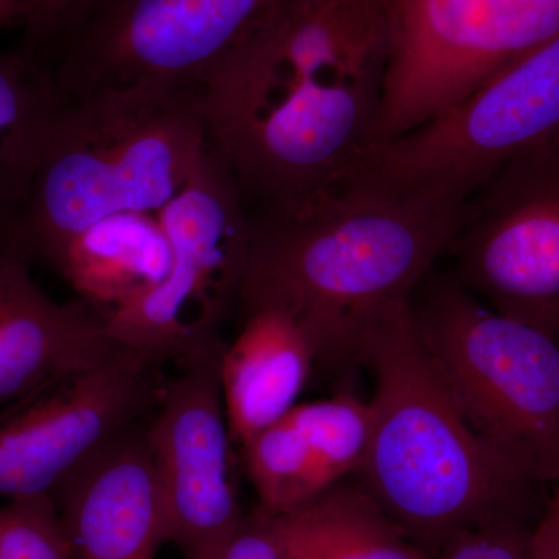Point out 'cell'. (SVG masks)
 Returning <instances> with one entry per match:
<instances>
[{"label": "cell", "instance_id": "9", "mask_svg": "<svg viewBox=\"0 0 559 559\" xmlns=\"http://www.w3.org/2000/svg\"><path fill=\"white\" fill-rule=\"evenodd\" d=\"M286 0H98L53 58L66 95L202 90Z\"/></svg>", "mask_w": 559, "mask_h": 559}, {"label": "cell", "instance_id": "24", "mask_svg": "<svg viewBox=\"0 0 559 559\" xmlns=\"http://www.w3.org/2000/svg\"><path fill=\"white\" fill-rule=\"evenodd\" d=\"M533 559H559V487L551 489L532 533Z\"/></svg>", "mask_w": 559, "mask_h": 559}, {"label": "cell", "instance_id": "12", "mask_svg": "<svg viewBox=\"0 0 559 559\" xmlns=\"http://www.w3.org/2000/svg\"><path fill=\"white\" fill-rule=\"evenodd\" d=\"M224 347L180 360L148 421L165 540L183 559L215 558L248 516L221 393Z\"/></svg>", "mask_w": 559, "mask_h": 559}, {"label": "cell", "instance_id": "3", "mask_svg": "<svg viewBox=\"0 0 559 559\" xmlns=\"http://www.w3.org/2000/svg\"><path fill=\"white\" fill-rule=\"evenodd\" d=\"M373 374L360 488L419 549L432 555L465 530L530 520L539 485L521 476L473 429L419 336L411 308L360 345Z\"/></svg>", "mask_w": 559, "mask_h": 559}, {"label": "cell", "instance_id": "20", "mask_svg": "<svg viewBox=\"0 0 559 559\" xmlns=\"http://www.w3.org/2000/svg\"><path fill=\"white\" fill-rule=\"evenodd\" d=\"M0 559H75L53 496L0 502Z\"/></svg>", "mask_w": 559, "mask_h": 559}, {"label": "cell", "instance_id": "7", "mask_svg": "<svg viewBox=\"0 0 559 559\" xmlns=\"http://www.w3.org/2000/svg\"><path fill=\"white\" fill-rule=\"evenodd\" d=\"M558 143L559 33L437 119L382 143L349 180L468 200L503 165Z\"/></svg>", "mask_w": 559, "mask_h": 559}, {"label": "cell", "instance_id": "10", "mask_svg": "<svg viewBox=\"0 0 559 559\" xmlns=\"http://www.w3.org/2000/svg\"><path fill=\"white\" fill-rule=\"evenodd\" d=\"M448 250L455 278L492 311L559 340V143L489 176Z\"/></svg>", "mask_w": 559, "mask_h": 559}, {"label": "cell", "instance_id": "25", "mask_svg": "<svg viewBox=\"0 0 559 559\" xmlns=\"http://www.w3.org/2000/svg\"><path fill=\"white\" fill-rule=\"evenodd\" d=\"M22 0H0V28L14 25Z\"/></svg>", "mask_w": 559, "mask_h": 559}, {"label": "cell", "instance_id": "17", "mask_svg": "<svg viewBox=\"0 0 559 559\" xmlns=\"http://www.w3.org/2000/svg\"><path fill=\"white\" fill-rule=\"evenodd\" d=\"M69 97L35 51L0 53V255H17L33 182Z\"/></svg>", "mask_w": 559, "mask_h": 559}, {"label": "cell", "instance_id": "5", "mask_svg": "<svg viewBox=\"0 0 559 559\" xmlns=\"http://www.w3.org/2000/svg\"><path fill=\"white\" fill-rule=\"evenodd\" d=\"M412 312L459 409L521 476L559 484V344L485 307L457 278L428 277Z\"/></svg>", "mask_w": 559, "mask_h": 559}, {"label": "cell", "instance_id": "11", "mask_svg": "<svg viewBox=\"0 0 559 559\" xmlns=\"http://www.w3.org/2000/svg\"><path fill=\"white\" fill-rule=\"evenodd\" d=\"M165 364L121 347L0 411V502L51 495L73 469L156 409Z\"/></svg>", "mask_w": 559, "mask_h": 559}, {"label": "cell", "instance_id": "6", "mask_svg": "<svg viewBox=\"0 0 559 559\" xmlns=\"http://www.w3.org/2000/svg\"><path fill=\"white\" fill-rule=\"evenodd\" d=\"M171 248L167 277L106 319L123 347L162 364L180 362L223 340L252 245V216L240 187L209 146L183 189L157 213Z\"/></svg>", "mask_w": 559, "mask_h": 559}, {"label": "cell", "instance_id": "18", "mask_svg": "<svg viewBox=\"0 0 559 559\" xmlns=\"http://www.w3.org/2000/svg\"><path fill=\"white\" fill-rule=\"evenodd\" d=\"M50 266L80 300L108 319L164 282L171 248L157 216L117 213L69 242Z\"/></svg>", "mask_w": 559, "mask_h": 559}, {"label": "cell", "instance_id": "21", "mask_svg": "<svg viewBox=\"0 0 559 559\" xmlns=\"http://www.w3.org/2000/svg\"><path fill=\"white\" fill-rule=\"evenodd\" d=\"M98 0H22L16 22L24 31L22 46L44 60L53 61L58 51L90 16Z\"/></svg>", "mask_w": 559, "mask_h": 559}, {"label": "cell", "instance_id": "13", "mask_svg": "<svg viewBox=\"0 0 559 559\" xmlns=\"http://www.w3.org/2000/svg\"><path fill=\"white\" fill-rule=\"evenodd\" d=\"M51 496L75 559H156L167 544L146 419L103 444Z\"/></svg>", "mask_w": 559, "mask_h": 559}, {"label": "cell", "instance_id": "1", "mask_svg": "<svg viewBox=\"0 0 559 559\" xmlns=\"http://www.w3.org/2000/svg\"><path fill=\"white\" fill-rule=\"evenodd\" d=\"M395 0H286L202 86L207 146L245 200L289 207L378 146Z\"/></svg>", "mask_w": 559, "mask_h": 559}, {"label": "cell", "instance_id": "19", "mask_svg": "<svg viewBox=\"0 0 559 559\" xmlns=\"http://www.w3.org/2000/svg\"><path fill=\"white\" fill-rule=\"evenodd\" d=\"M275 516L283 559H429L356 480Z\"/></svg>", "mask_w": 559, "mask_h": 559}, {"label": "cell", "instance_id": "15", "mask_svg": "<svg viewBox=\"0 0 559 559\" xmlns=\"http://www.w3.org/2000/svg\"><path fill=\"white\" fill-rule=\"evenodd\" d=\"M120 347L86 301L51 299L27 260L0 255V411Z\"/></svg>", "mask_w": 559, "mask_h": 559}, {"label": "cell", "instance_id": "14", "mask_svg": "<svg viewBox=\"0 0 559 559\" xmlns=\"http://www.w3.org/2000/svg\"><path fill=\"white\" fill-rule=\"evenodd\" d=\"M369 401L341 392L299 403L241 444L257 509L285 514L355 477L369 443Z\"/></svg>", "mask_w": 559, "mask_h": 559}, {"label": "cell", "instance_id": "2", "mask_svg": "<svg viewBox=\"0 0 559 559\" xmlns=\"http://www.w3.org/2000/svg\"><path fill=\"white\" fill-rule=\"evenodd\" d=\"M465 198L444 190L395 191L347 182L300 204L252 216L241 310L286 312L318 364L356 360L360 345L411 308L448 252Z\"/></svg>", "mask_w": 559, "mask_h": 559}, {"label": "cell", "instance_id": "16", "mask_svg": "<svg viewBox=\"0 0 559 559\" xmlns=\"http://www.w3.org/2000/svg\"><path fill=\"white\" fill-rule=\"evenodd\" d=\"M316 364L311 341L286 312L246 310L240 333L221 356V393L234 443L241 447L299 404Z\"/></svg>", "mask_w": 559, "mask_h": 559}, {"label": "cell", "instance_id": "8", "mask_svg": "<svg viewBox=\"0 0 559 559\" xmlns=\"http://www.w3.org/2000/svg\"><path fill=\"white\" fill-rule=\"evenodd\" d=\"M558 33L559 0H395L378 146L437 119Z\"/></svg>", "mask_w": 559, "mask_h": 559}, {"label": "cell", "instance_id": "22", "mask_svg": "<svg viewBox=\"0 0 559 559\" xmlns=\"http://www.w3.org/2000/svg\"><path fill=\"white\" fill-rule=\"evenodd\" d=\"M528 521L510 516L476 525L444 543L429 559H533L535 524Z\"/></svg>", "mask_w": 559, "mask_h": 559}, {"label": "cell", "instance_id": "23", "mask_svg": "<svg viewBox=\"0 0 559 559\" xmlns=\"http://www.w3.org/2000/svg\"><path fill=\"white\" fill-rule=\"evenodd\" d=\"M213 559H283L278 518L255 507Z\"/></svg>", "mask_w": 559, "mask_h": 559}, {"label": "cell", "instance_id": "4", "mask_svg": "<svg viewBox=\"0 0 559 559\" xmlns=\"http://www.w3.org/2000/svg\"><path fill=\"white\" fill-rule=\"evenodd\" d=\"M207 146L202 90H103L62 110L22 219L20 253L47 264L117 213H159Z\"/></svg>", "mask_w": 559, "mask_h": 559}]
</instances>
